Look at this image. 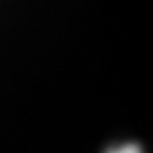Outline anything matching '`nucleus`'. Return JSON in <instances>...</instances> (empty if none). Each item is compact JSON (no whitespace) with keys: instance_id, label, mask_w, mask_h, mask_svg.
Returning a JSON list of instances; mask_svg holds the SVG:
<instances>
[{"instance_id":"obj_1","label":"nucleus","mask_w":153,"mask_h":153,"mask_svg":"<svg viewBox=\"0 0 153 153\" xmlns=\"http://www.w3.org/2000/svg\"><path fill=\"white\" fill-rule=\"evenodd\" d=\"M107 153H143V152L136 143H126V145H121V146H116L112 150H109Z\"/></svg>"}]
</instances>
